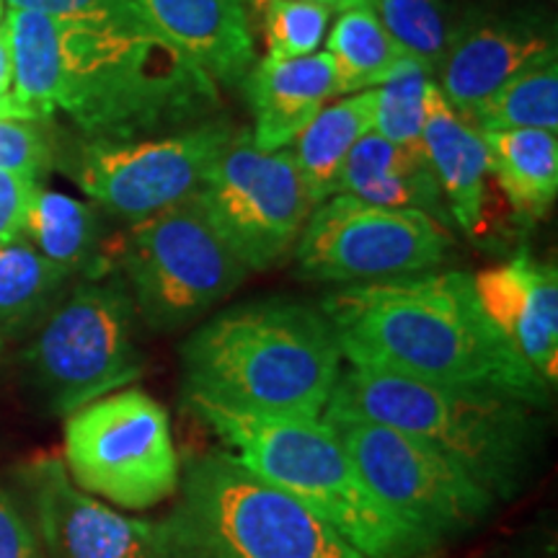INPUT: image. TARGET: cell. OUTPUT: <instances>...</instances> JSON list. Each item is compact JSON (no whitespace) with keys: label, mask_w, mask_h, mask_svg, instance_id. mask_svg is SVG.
I'll return each instance as SVG.
<instances>
[{"label":"cell","mask_w":558,"mask_h":558,"mask_svg":"<svg viewBox=\"0 0 558 558\" xmlns=\"http://www.w3.org/2000/svg\"><path fill=\"white\" fill-rule=\"evenodd\" d=\"M11 94L32 120L58 111L86 140H137L207 122L218 86L148 21H60L9 9Z\"/></svg>","instance_id":"6da1fadb"},{"label":"cell","mask_w":558,"mask_h":558,"mask_svg":"<svg viewBox=\"0 0 558 558\" xmlns=\"http://www.w3.org/2000/svg\"><path fill=\"white\" fill-rule=\"evenodd\" d=\"M352 367L488 390L546 409L554 388L486 318L469 271L347 284L320 303Z\"/></svg>","instance_id":"7a4b0ae2"},{"label":"cell","mask_w":558,"mask_h":558,"mask_svg":"<svg viewBox=\"0 0 558 558\" xmlns=\"http://www.w3.org/2000/svg\"><path fill=\"white\" fill-rule=\"evenodd\" d=\"M341 349L324 311L267 298L202 324L181 347L184 396L251 416L318 418L341 375Z\"/></svg>","instance_id":"3957f363"},{"label":"cell","mask_w":558,"mask_h":558,"mask_svg":"<svg viewBox=\"0 0 558 558\" xmlns=\"http://www.w3.org/2000/svg\"><path fill=\"white\" fill-rule=\"evenodd\" d=\"M186 403L248 471L303 501L360 554L418 558L435 548L369 494L344 445L320 418L239 414L199 396H186Z\"/></svg>","instance_id":"277c9868"},{"label":"cell","mask_w":558,"mask_h":558,"mask_svg":"<svg viewBox=\"0 0 558 558\" xmlns=\"http://www.w3.org/2000/svg\"><path fill=\"white\" fill-rule=\"evenodd\" d=\"M331 399L416 437L497 501L514 497L525 484L541 439L535 407L525 401L383 369H341Z\"/></svg>","instance_id":"5b68a950"},{"label":"cell","mask_w":558,"mask_h":558,"mask_svg":"<svg viewBox=\"0 0 558 558\" xmlns=\"http://www.w3.org/2000/svg\"><path fill=\"white\" fill-rule=\"evenodd\" d=\"M179 488L166 520L173 558H367L228 450L186 460Z\"/></svg>","instance_id":"8992f818"},{"label":"cell","mask_w":558,"mask_h":558,"mask_svg":"<svg viewBox=\"0 0 558 558\" xmlns=\"http://www.w3.org/2000/svg\"><path fill=\"white\" fill-rule=\"evenodd\" d=\"M117 262L148 329L171 333L241 288L248 267L209 222L199 194L130 222Z\"/></svg>","instance_id":"52a82bcc"},{"label":"cell","mask_w":558,"mask_h":558,"mask_svg":"<svg viewBox=\"0 0 558 558\" xmlns=\"http://www.w3.org/2000/svg\"><path fill=\"white\" fill-rule=\"evenodd\" d=\"M135 316L124 279L96 275L62 295L24 354L34 388L52 414H73L143 375Z\"/></svg>","instance_id":"ba28073f"},{"label":"cell","mask_w":558,"mask_h":558,"mask_svg":"<svg viewBox=\"0 0 558 558\" xmlns=\"http://www.w3.org/2000/svg\"><path fill=\"white\" fill-rule=\"evenodd\" d=\"M318 418L344 445L369 494L432 546L476 527L497 505L478 481L407 432L333 399Z\"/></svg>","instance_id":"9c48e42d"},{"label":"cell","mask_w":558,"mask_h":558,"mask_svg":"<svg viewBox=\"0 0 558 558\" xmlns=\"http://www.w3.org/2000/svg\"><path fill=\"white\" fill-rule=\"evenodd\" d=\"M65 469L86 494L124 509H150L179 488L181 460L166 409L122 388L65 418Z\"/></svg>","instance_id":"30bf717a"},{"label":"cell","mask_w":558,"mask_h":558,"mask_svg":"<svg viewBox=\"0 0 558 558\" xmlns=\"http://www.w3.org/2000/svg\"><path fill=\"white\" fill-rule=\"evenodd\" d=\"M450 248L448 226L427 213L333 194L313 207L295 259L300 275L313 282L362 284L437 269Z\"/></svg>","instance_id":"8fae6325"},{"label":"cell","mask_w":558,"mask_h":558,"mask_svg":"<svg viewBox=\"0 0 558 558\" xmlns=\"http://www.w3.org/2000/svg\"><path fill=\"white\" fill-rule=\"evenodd\" d=\"M233 135L228 122L207 120L153 137L86 140L70 177L109 215L137 222L199 194Z\"/></svg>","instance_id":"7c38bea8"},{"label":"cell","mask_w":558,"mask_h":558,"mask_svg":"<svg viewBox=\"0 0 558 558\" xmlns=\"http://www.w3.org/2000/svg\"><path fill=\"white\" fill-rule=\"evenodd\" d=\"M199 199L209 222L248 271L282 262L313 213L292 150H259L251 130H235Z\"/></svg>","instance_id":"4fadbf2b"},{"label":"cell","mask_w":558,"mask_h":558,"mask_svg":"<svg viewBox=\"0 0 558 558\" xmlns=\"http://www.w3.org/2000/svg\"><path fill=\"white\" fill-rule=\"evenodd\" d=\"M47 558H173L169 525L124 518L70 478L60 458L41 456L21 469Z\"/></svg>","instance_id":"5bb4252c"},{"label":"cell","mask_w":558,"mask_h":558,"mask_svg":"<svg viewBox=\"0 0 558 558\" xmlns=\"http://www.w3.org/2000/svg\"><path fill=\"white\" fill-rule=\"evenodd\" d=\"M550 54H556V39L525 19H469L452 26L435 83L465 120L512 75Z\"/></svg>","instance_id":"9a60e30c"},{"label":"cell","mask_w":558,"mask_h":558,"mask_svg":"<svg viewBox=\"0 0 558 558\" xmlns=\"http://www.w3.org/2000/svg\"><path fill=\"white\" fill-rule=\"evenodd\" d=\"M473 288L486 318L550 388L558 378V275L530 251L478 271Z\"/></svg>","instance_id":"2e32d148"},{"label":"cell","mask_w":558,"mask_h":558,"mask_svg":"<svg viewBox=\"0 0 558 558\" xmlns=\"http://www.w3.org/2000/svg\"><path fill=\"white\" fill-rule=\"evenodd\" d=\"M422 145L450 218L471 239H486L505 215L499 205L505 194L494 179L484 135L445 101L435 81L427 94Z\"/></svg>","instance_id":"e0dca14e"},{"label":"cell","mask_w":558,"mask_h":558,"mask_svg":"<svg viewBox=\"0 0 558 558\" xmlns=\"http://www.w3.org/2000/svg\"><path fill=\"white\" fill-rule=\"evenodd\" d=\"M143 16L218 86H235L256 62L246 0H135Z\"/></svg>","instance_id":"ac0fdd59"},{"label":"cell","mask_w":558,"mask_h":558,"mask_svg":"<svg viewBox=\"0 0 558 558\" xmlns=\"http://www.w3.org/2000/svg\"><path fill=\"white\" fill-rule=\"evenodd\" d=\"M259 150H282L313 122L326 104L339 99L337 73L326 52H313L295 60H256L241 81Z\"/></svg>","instance_id":"d6986e66"},{"label":"cell","mask_w":558,"mask_h":558,"mask_svg":"<svg viewBox=\"0 0 558 558\" xmlns=\"http://www.w3.org/2000/svg\"><path fill=\"white\" fill-rule=\"evenodd\" d=\"M337 194H352L383 207L418 209L442 226L450 222L424 145L390 143L375 130L362 135L349 153Z\"/></svg>","instance_id":"ffe728a7"},{"label":"cell","mask_w":558,"mask_h":558,"mask_svg":"<svg viewBox=\"0 0 558 558\" xmlns=\"http://www.w3.org/2000/svg\"><path fill=\"white\" fill-rule=\"evenodd\" d=\"M492 171L509 209L520 220H538L558 194V135L548 130L481 132Z\"/></svg>","instance_id":"44dd1931"},{"label":"cell","mask_w":558,"mask_h":558,"mask_svg":"<svg viewBox=\"0 0 558 558\" xmlns=\"http://www.w3.org/2000/svg\"><path fill=\"white\" fill-rule=\"evenodd\" d=\"M375 88L352 96H339L313 117V122L295 137V163L303 173L313 207L339 190L341 171L362 135L373 130Z\"/></svg>","instance_id":"7402d4cb"},{"label":"cell","mask_w":558,"mask_h":558,"mask_svg":"<svg viewBox=\"0 0 558 558\" xmlns=\"http://www.w3.org/2000/svg\"><path fill=\"white\" fill-rule=\"evenodd\" d=\"M333 9L337 19L326 34V54L337 73L339 96L378 88L407 54L380 21L375 0H347Z\"/></svg>","instance_id":"603a6c76"},{"label":"cell","mask_w":558,"mask_h":558,"mask_svg":"<svg viewBox=\"0 0 558 558\" xmlns=\"http://www.w3.org/2000/svg\"><path fill=\"white\" fill-rule=\"evenodd\" d=\"M99 215L86 202L70 194L41 190L34 192L29 213L24 222V239L39 251L45 259L58 264L70 277L86 271L96 277L99 264Z\"/></svg>","instance_id":"cb8c5ba5"},{"label":"cell","mask_w":558,"mask_h":558,"mask_svg":"<svg viewBox=\"0 0 558 558\" xmlns=\"http://www.w3.org/2000/svg\"><path fill=\"white\" fill-rule=\"evenodd\" d=\"M70 275L39 254L26 239L0 246V337L37 331L65 295Z\"/></svg>","instance_id":"d4e9b609"},{"label":"cell","mask_w":558,"mask_h":558,"mask_svg":"<svg viewBox=\"0 0 558 558\" xmlns=\"http://www.w3.org/2000/svg\"><path fill=\"white\" fill-rule=\"evenodd\" d=\"M478 132L558 130V62L556 54L535 62L499 86L465 117Z\"/></svg>","instance_id":"484cf974"},{"label":"cell","mask_w":558,"mask_h":558,"mask_svg":"<svg viewBox=\"0 0 558 558\" xmlns=\"http://www.w3.org/2000/svg\"><path fill=\"white\" fill-rule=\"evenodd\" d=\"M432 81H435V75L407 54L393 68V73L375 88L373 130L390 143L422 145Z\"/></svg>","instance_id":"4316f807"},{"label":"cell","mask_w":558,"mask_h":558,"mask_svg":"<svg viewBox=\"0 0 558 558\" xmlns=\"http://www.w3.org/2000/svg\"><path fill=\"white\" fill-rule=\"evenodd\" d=\"M375 9L403 54L435 75L456 26L448 0H375Z\"/></svg>","instance_id":"83f0119b"},{"label":"cell","mask_w":558,"mask_h":558,"mask_svg":"<svg viewBox=\"0 0 558 558\" xmlns=\"http://www.w3.org/2000/svg\"><path fill=\"white\" fill-rule=\"evenodd\" d=\"M331 0H271L262 16L269 60H295L318 52L333 19Z\"/></svg>","instance_id":"f1b7e54d"},{"label":"cell","mask_w":558,"mask_h":558,"mask_svg":"<svg viewBox=\"0 0 558 558\" xmlns=\"http://www.w3.org/2000/svg\"><path fill=\"white\" fill-rule=\"evenodd\" d=\"M54 160V140L41 120L0 117V171L39 179Z\"/></svg>","instance_id":"f546056e"},{"label":"cell","mask_w":558,"mask_h":558,"mask_svg":"<svg viewBox=\"0 0 558 558\" xmlns=\"http://www.w3.org/2000/svg\"><path fill=\"white\" fill-rule=\"evenodd\" d=\"M5 3L9 9L45 13L60 21H148L135 0H5Z\"/></svg>","instance_id":"4dcf8cb0"},{"label":"cell","mask_w":558,"mask_h":558,"mask_svg":"<svg viewBox=\"0 0 558 558\" xmlns=\"http://www.w3.org/2000/svg\"><path fill=\"white\" fill-rule=\"evenodd\" d=\"M0 558H47L37 530L5 488H0Z\"/></svg>","instance_id":"1f68e13d"},{"label":"cell","mask_w":558,"mask_h":558,"mask_svg":"<svg viewBox=\"0 0 558 558\" xmlns=\"http://www.w3.org/2000/svg\"><path fill=\"white\" fill-rule=\"evenodd\" d=\"M39 181L24 173L0 171V246L24 239V222Z\"/></svg>","instance_id":"d6a6232c"},{"label":"cell","mask_w":558,"mask_h":558,"mask_svg":"<svg viewBox=\"0 0 558 558\" xmlns=\"http://www.w3.org/2000/svg\"><path fill=\"white\" fill-rule=\"evenodd\" d=\"M0 109H16V111H21V114L26 117V120H32V117H29V111H26L24 107H21V104H19L16 99H13V94L9 96V99H0Z\"/></svg>","instance_id":"836d02e7"},{"label":"cell","mask_w":558,"mask_h":558,"mask_svg":"<svg viewBox=\"0 0 558 558\" xmlns=\"http://www.w3.org/2000/svg\"><path fill=\"white\" fill-rule=\"evenodd\" d=\"M271 3V0H246V5H248V11L251 13H256V16H259V13L267 9V5Z\"/></svg>","instance_id":"e575fe53"},{"label":"cell","mask_w":558,"mask_h":558,"mask_svg":"<svg viewBox=\"0 0 558 558\" xmlns=\"http://www.w3.org/2000/svg\"><path fill=\"white\" fill-rule=\"evenodd\" d=\"M3 347H5V339H3V337H0V352H3Z\"/></svg>","instance_id":"d590c367"},{"label":"cell","mask_w":558,"mask_h":558,"mask_svg":"<svg viewBox=\"0 0 558 558\" xmlns=\"http://www.w3.org/2000/svg\"><path fill=\"white\" fill-rule=\"evenodd\" d=\"M337 3H344V0H333V5H337Z\"/></svg>","instance_id":"8d00e7d4"}]
</instances>
